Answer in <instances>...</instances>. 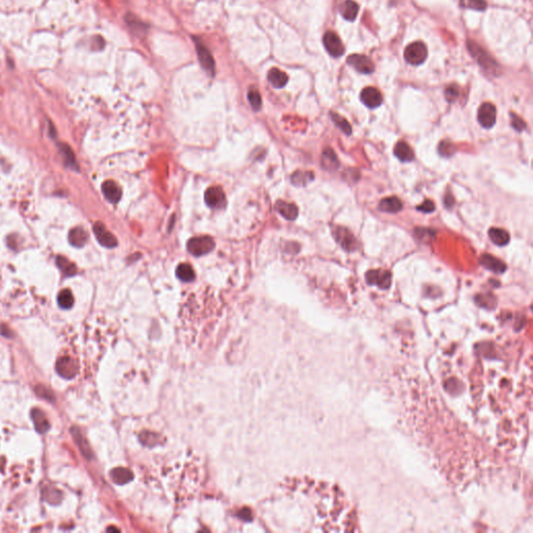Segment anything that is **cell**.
<instances>
[{"mask_svg": "<svg viewBox=\"0 0 533 533\" xmlns=\"http://www.w3.org/2000/svg\"><path fill=\"white\" fill-rule=\"evenodd\" d=\"M332 234L337 242V244L344 250L349 252L358 250L359 241L348 228L343 227V226H335L332 230Z\"/></svg>", "mask_w": 533, "mask_h": 533, "instance_id": "cell-1", "label": "cell"}, {"mask_svg": "<svg viewBox=\"0 0 533 533\" xmlns=\"http://www.w3.org/2000/svg\"><path fill=\"white\" fill-rule=\"evenodd\" d=\"M215 247L214 240L208 236L193 238L188 242V250L191 254L195 256H202L211 252Z\"/></svg>", "mask_w": 533, "mask_h": 533, "instance_id": "cell-2", "label": "cell"}, {"mask_svg": "<svg viewBox=\"0 0 533 533\" xmlns=\"http://www.w3.org/2000/svg\"><path fill=\"white\" fill-rule=\"evenodd\" d=\"M404 57L408 64L413 66L421 65L427 57V47L422 42H413L405 48Z\"/></svg>", "mask_w": 533, "mask_h": 533, "instance_id": "cell-3", "label": "cell"}, {"mask_svg": "<svg viewBox=\"0 0 533 533\" xmlns=\"http://www.w3.org/2000/svg\"><path fill=\"white\" fill-rule=\"evenodd\" d=\"M366 280L371 285H377L379 288L386 289L392 284V274L381 269L370 270L366 273Z\"/></svg>", "mask_w": 533, "mask_h": 533, "instance_id": "cell-4", "label": "cell"}, {"mask_svg": "<svg viewBox=\"0 0 533 533\" xmlns=\"http://www.w3.org/2000/svg\"><path fill=\"white\" fill-rule=\"evenodd\" d=\"M323 43H324L328 53L333 57H340L345 52V47L341 39L333 31L326 32L324 37H323Z\"/></svg>", "mask_w": 533, "mask_h": 533, "instance_id": "cell-5", "label": "cell"}, {"mask_svg": "<svg viewBox=\"0 0 533 533\" xmlns=\"http://www.w3.org/2000/svg\"><path fill=\"white\" fill-rule=\"evenodd\" d=\"M497 119L496 106L490 102L483 103L478 109V122L484 128H492Z\"/></svg>", "mask_w": 533, "mask_h": 533, "instance_id": "cell-6", "label": "cell"}, {"mask_svg": "<svg viewBox=\"0 0 533 533\" xmlns=\"http://www.w3.org/2000/svg\"><path fill=\"white\" fill-rule=\"evenodd\" d=\"M347 63L355 70L363 74H371L374 72V65L368 56L363 54H352L348 56Z\"/></svg>", "mask_w": 533, "mask_h": 533, "instance_id": "cell-7", "label": "cell"}, {"mask_svg": "<svg viewBox=\"0 0 533 533\" xmlns=\"http://www.w3.org/2000/svg\"><path fill=\"white\" fill-rule=\"evenodd\" d=\"M195 41H197L195 42V44H196V49H197V53H198V57H199V62L201 64V66L209 75L214 76L216 66H215V61L211 52L208 51L207 48L200 41L198 40H195Z\"/></svg>", "mask_w": 533, "mask_h": 533, "instance_id": "cell-8", "label": "cell"}, {"mask_svg": "<svg viewBox=\"0 0 533 533\" xmlns=\"http://www.w3.org/2000/svg\"><path fill=\"white\" fill-rule=\"evenodd\" d=\"M204 199L206 204L212 208H222L226 204V197L220 187H211L205 192Z\"/></svg>", "mask_w": 533, "mask_h": 533, "instance_id": "cell-9", "label": "cell"}, {"mask_svg": "<svg viewBox=\"0 0 533 533\" xmlns=\"http://www.w3.org/2000/svg\"><path fill=\"white\" fill-rule=\"evenodd\" d=\"M93 229L97 240H98V242L102 246L106 248H114L117 246L118 242L116 238L106 229V227L101 222H96L94 224Z\"/></svg>", "mask_w": 533, "mask_h": 533, "instance_id": "cell-10", "label": "cell"}, {"mask_svg": "<svg viewBox=\"0 0 533 533\" xmlns=\"http://www.w3.org/2000/svg\"><path fill=\"white\" fill-rule=\"evenodd\" d=\"M55 370L57 374L63 378L71 379L77 373V365L71 358H62L56 362Z\"/></svg>", "mask_w": 533, "mask_h": 533, "instance_id": "cell-11", "label": "cell"}, {"mask_svg": "<svg viewBox=\"0 0 533 533\" xmlns=\"http://www.w3.org/2000/svg\"><path fill=\"white\" fill-rule=\"evenodd\" d=\"M361 99L366 106L370 108H375L381 105L382 95L379 90L373 87H368L363 90L361 94Z\"/></svg>", "mask_w": 533, "mask_h": 533, "instance_id": "cell-12", "label": "cell"}, {"mask_svg": "<svg viewBox=\"0 0 533 533\" xmlns=\"http://www.w3.org/2000/svg\"><path fill=\"white\" fill-rule=\"evenodd\" d=\"M479 263L486 269L493 271L494 273H498V274L504 273L507 269L506 265L502 261L498 260L497 257L491 254H482L479 257Z\"/></svg>", "mask_w": 533, "mask_h": 533, "instance_id": "cell-13", "label": "cell"}, {"mask_svg": "<svg viewBox=\"0 0 533 533\" xmlns=\"http://www.w3.org/2000/svg\"><path fill=\"white\" fill-rule=\"evenodd\" d=\"M378 208H379V211H381L383 213L397 214L403 208V204H402V201L399 198H397L395 196H392V197L383 198L379 202Z\"/></svg>", "mask_w": 533, "mask_h": 533, "instance_id": "cell-14", "label": "cell"}, {"mask_svg": "<svg viewBox=\"0 0 533 533\" xmlns=\"http://www.w3.org/2000/svg\"><path fill=\"white\" fill-rule=\"evenodd\" d=\"M394 154L398 159L403 161V163H408V161L414 159L413 150L407 143L403 141H400L396 144L394 148Z\"/></svg>", "mask_w": 533, "mask_h": 533, "instance_id": "cell-15", "label": "cell"}, {"mask_svg": "<svg viewBox=\"0 0 533 533\" xmlns=\"http://www.w3.org/2000/svg\"><path fill=\"white\" fill-rule=\"evenodd\" d=\"M102 193L110 203H117L120 200L122 194L119 186L111 181H107L102 185Z\"/></svg>", "mask_w": 533, "mask_h": 533, "instance_id": "cell-16", "label": "cell"}, {"mask_svg": "<svg viewBox=\"0 0 533 533\" xmlns=\"http://www.w3.org/2000/svg\"><path fill=\"white\" fill-rule=\"evenodd\" d=\"M467 46H469V49L471 51V53L474 54V56L477 57L478 62L480 63V65L482 67L484 68H488V69H493V68H496L494 66V61L492 57H490L486 52H484V50H482L481 48H479L475 43H471V41L467 43Z\"/></svg>", "mask_w": 533, "mask_h": 533, "instance_id": "cell-17", "label": "cell"}, {"mask_svg": "<svg viewBox=\"0 0 533 533\" xmlns=\"http://www.w3.org/2000/svg\"><path fill=\"white\" fill-rule=\"evenodd\" d=\"M275 208H276V211L286 220L294 221L298 217V208L293 203H288V202L279 200L277 201Z\"/></svg>", "mask_w": 533, "mask_h": 533, "instance_id": "cell-18", "label": "cell"}, {"mask_svg": "<svg viewBox=\"0 0 533 533\" xmlns=\"http://www.w3.org/2000/svg\"><path fill=\"white\" fill-rule=\"evenodd\" d=\"M30 416H31L32 422H34L35 424V428L39 433H45L49 430L50 424L49 422H48V420L46 419L44 412H42L38 408H34L31 410Z\"/></svg>", "mask_w": 533, "mask_h": 533, "instance_id": "cell-19", "label": "cell"}, {"mask_svg": "<svg viewBox=\"0 0 533 533\" xmlns=\"http://www.w3.org/2000/svg\"><path fill=\"white\" fill-rule=\"evenodd\" d=\"M489 236L494 244L498 246H505L509 243L510 235L503 228L492 227L489 230Z\"/></svg>", "mask_w": 533, "mask_h": 533, "instance_id": "cell-20", "label": "cell"}, {"mask_svg": "<svg viewBox=\"0 0 533 533\" xmlns=\"http://www.w3.org/2000/svg\"><path fill=\"white\" fill-rule=\"evenodd\" d=\"M322 167L328 171H335L340 167V163L335 152L331 148H327L322 154Z\"/></svg>", "mask_w": 533, "mask_h": 533, "instance_id": "cell-21", "label": "cell"}, {"mask_svg": "<svg viewBox=\"0 0 533 533\" xmlns=\"http://www.w3.org/2000/svg\"><path fill=\"white\" fill-rule=\"evenodd\" d=\"M341 14L343 17L348 21H353L357 19L358 14L360 11L359 5L353 2V0H345V2L341 5Z\"/></svg>", "mask_w": 533, "mask_h": 533, "instance_id": "cell-22", "label": "cell"}, {"mask_svg": "<svg viewBox=\"0 0 533 533\" xmlns=\"http://www.w3.org/2000/svg\"><path fill=\"white\" fill-rule=\"evenodd\" d=\"M268 79L270 84L274 87V88H283L286 84H287V80H288V77L287 75L282 72L281 70L279 69H276V68H273L270 72H269V75H268Z\"/></svg>", "mask_w": 533, "mask_h": 533, "instance_id": "cell-23", "label": "cell"}, {"mask_svg": "<svg viewBox=\"0 0 533 533\" xmlns=\"http://www.w3.org/2000/svg\"><path fill=\"white\" fill-rule=\"evenodd\" d=\"M88 241V233L85 229L76 227L69 232V242L74 247H83Z\"/></svg>", "mask_w": 533, "mask_h": 533, "instance_id": "cell-24", "label": "cell"}, {"mask_svg": "<svg viewBox=\"0 0 533 533\" xmlns=\"http://www.w3.org/2000/svg\"><path fill=\"white\" fill-rule=\"evenodd\" d=\"M176 276L183 281H193L195 278V272L188 264H182L176 269Z\"/></svg>", "mask_w": 533, "mask_h": 533, "instance_id": "cell-25", "label": "cell"}, {"mask_svg": "<svg viewBox=\"0 0 533 533\" xmlns=\"http://www.w3.org/2000/svg\"><path fill=\"white\" fill-rule=\"evenodd\" d=\"M57 302L62 309H65V310L71 309L74 304V298H73L72 293L70 292V289H63L62 292L58 294Z\"/></svg>", "mask_w": 533, "mask_h": 533, "instance_id": "cell-26", "label": "cell"}, {"mask_svg": "<svg viewBox=\"0 0 533 533\" xmlns=\"http://www.w3.org/2000/svg\"><path fill=\"white\" fill-rule=\"evenodd\" d=\"M330 117H331L332 121L334 122V124L338 128H340L342 132H344L348 136L352 134V127H351L349 122L344 117L340 116L338 114H336V112H333V111L330 112Z\"/></svg>", "mask_w": 533, "mask_h": 533, "instance_id": "cell-27", "label": "cell"}, {"mask_svg": "<svg viewBox=\"0 0 533 533\" xmlns=\"http://www.w3.org/2000/svg\"><path fill=\"white\" fill-rule=\"evenodd\" d=\"M314 180V174L312 172L298 171L293 174L292 183L295 186H306Z\"/></svg>", "mask_w": 533, "mask_h": 533, "instance_id": "cell-28", "label": "cell"}, {"mask_svg": "<svg viewBox=\"0 0 533 533\" xmlns=\"http://www.w3.org/2000/svg\"><path fill=\"white\" fill-rule=\"evenodd\" d=\"M56 264L67 276H72L76 273V267L63 256H58L56 258Z\"/></svg>", "mask_w": 533, "mask_h": 533, "instance_id": "cell-29", "label": "cell"}, {"mask_svg": "<svg viewBox=\"0 0 533 533\" xmlns=\"http://www.w3.org/2000/svg\"><path fill=\"white\" fill-rule=\"evenodd\" d=\"M456 151V148L454 146L453 143H451L450 141H443L440 143L439 145V153L444 156V157H450L453 155Z\"/></svg>", "mask_w": 533, "mask_h": 533, "instance_id": "cell-30", "label": "cell"}, {"mask_svg": "<svg viewBox=\"0 0 533 533\" xmlns=\"http://www.w3.org/2000/svg\"><path fill=\"white\" fill-rule=\"evenodd\" d=\"M61 152L65 158V161H66V164L69 166V167H72V168H75L76 166V160H75V156L72 152V150L70 149V147L68 146V145L66 144H63L61 146Z\"/></svg>", "mask_w": 533, "mask_h": 533, "instance_id": "cell-31", "label": "cell"}, {"mask_svg": "<svg viewBox=\"0 0 533 533\" xmlns=\"http://www.w3.org/2000/svg\"><path fill=\"white\" fill-rule=\"evenodd\" d=\"M248 100L253 109L258 110L262 107V97L256 90H251L248 93Z\"/></svg>", "mask_w": 533, "mask_h": 533, "instance_id": "cell-32", "label": "cell"}, {"mask_svg": "<svg viewBox=\"0 0 533 533\" xmlns=\"http://www.w3.org/2000/svg\"><path fill=\"white\" fill-rule=\"evenodd\" d=\"M445 96L448 102H454L459 96V88L456 85L449 86L445 91Z\"/></svg>", "mask_w": 533, "mask_h": 533, "instance_id": "cell-33", "label": "cell"}, {"mask_svg": "<svg viewBox=\"0 0 533 533\" xmlns=\"http://www.w3.org/2000/svg\"><path fill=\"white\" fill-rule=\"evenodd\" d=\"M511 125L516 132H523L526 128V123L519 116L511 114Z\"/></svg>", "mask_w": 533, "mask_h": 533, "instance_id": "cell-34", "label": "cell"}, {"mask_svg": "<svg viewBox=\"0 0 533 533\" xmlns=\"http://www.w3.org/2000/svg\"><path fill=\"white\" fill-rule=\"evenodd\" d=\"M418 211H421L423 213H426V214H430L432 212H434L435 209V205H434V202H432L431 200L427 199L425 201L422 202V204H420L418 207H417Z\"/></svg>", "mask_w": 533, "mask_h": 533, "instance_id": "cell-35", "label": "cell"}, {"mask_svg": "<svg viewBox=\"0 0 533 533\" xmlns=\"http://www.w3.org/2000/svg\"><path fill=\"white\" fill-rule=\"evenodd\" d=\"M487 3L484 0H467V7L476 11H484L487 9Z\"/></svg>", "mask_w": 533, "mask_h": 533, "instance_id": "cell-36", "label": "cell"}, {"mask_svg": "<svg viewBox=\"0 0 533 533\" xmlns=\"http://www.w3.org/2000/svg\"><path fill=\"white\" fill-rule=\"evenodd\" d=\"M454 204V199H453V196L452 195H449V194H447L446 197H445V206L447 208H450L453 206Z\"/></svg>", "mask_w": 533, "mask_h": 533, "instance_id": "cell-37", "label": "cell"}]
</instances>
